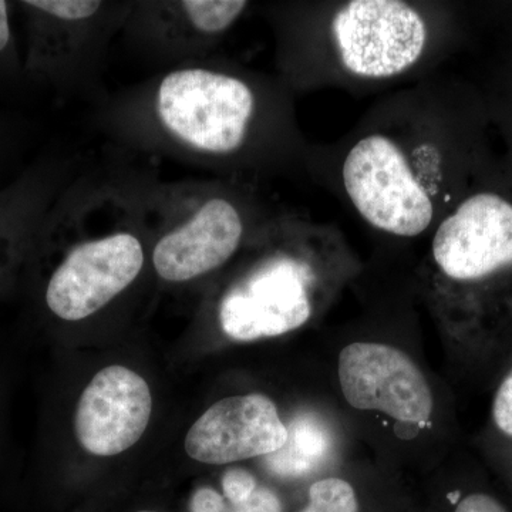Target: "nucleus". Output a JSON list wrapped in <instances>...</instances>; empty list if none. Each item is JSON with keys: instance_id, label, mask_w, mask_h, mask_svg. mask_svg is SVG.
I'll list each match as a JSON object with an SVG mask.
<instances>
[{"instance_id": "aec40b11", "label": "nucleus", "mask_w": 512, "mask_h": 512, "mask_svg": "<svg viewBox=\"0 0 512 512\" xmlns=\"http://www.w3.org/2000/svg\"><path fill=\"white\" fill-rule=\"evenodd\" d=\"M504 312L507 313V315L512 316V299L511 301H508L505 303V306H503Z\"/></svg>"}, {"instance_id": "39448f33", "label": "nucleus", "mask_w": 512, "mask_h": 512, "mask_svg": "<svg viewBox=\"0 0 512 512\" xmlns=\"http://www.w3.org/2000/svg\"><path fill=\"white\" fill-rule=\"evenodd\" d=\"M427 285L450 318L497 313L512 299V161L498 154L431 231Z\"/></svg>"}, {"instance_id": "dca6fc26", "label": "nucleus", "mask_w": 512, "mask_h": 512, "mask_svg": "<svg viewBox=\"0 0 512 512\" xmlns=\"http://www.w3.org/2000/svg\"><path fill=\"white\" fill-rule=\"evenodd\" d=\"M281 500L274 491L269 490L268 487H261L258 485L255 493L248 498L247 501L241 504H228L227 512H282Z\"/></svg>"}, {"instance_id": "0eeeda50", "label": "nucleus", "mask_w": 512, "mask_h": 512, "mask_svg": "<svg viewBox=\"0 0 512 512\" xmlns=\"http://www.w3.org/2000/svg\"><path fill=\"white\" fill-rule=\"evenodd\" d=\"M143 265V245L130 232L84 242L50 278L47 306L67 322L89 318L133 284Z\"/></svg>"}, {"instance_id": "a211bd4d", "label": "nucleus", "mask_w": 512, "mask_h": 512, "mask_svg": "<svg viewBox=\"0 0 512 512\" xmlns=\"http://www.w3.org/2000/svg\"><path fill=\"white\" fill-rule=\"evenodd\" d=\"M190 508L191 512H227V501L212 488L202 487L192 495Z\"/></svg>"}, {"instance_id": "f3484780", "label": "nucleus", "mask_w": 512, "mask_h": 512, "mask_svg": "<svg viewBox=\"0 0 512 512\" xmlns=\"http://www.w3.org/2000/svg\"><path fill=\"white\" fill-rule=\"evenodd\" d=\"M454 512H508L497 498L485 493H471L458 501Z\"/></svg>"}, {"instance_id": "6ab92c4d", "label": "nucleus", "mask_w": 512, "mask_h": 512, "mask_svg": "<svg viewBox=\"0 0 512 512\" xmlns=\"http://www.w3.org/2000/svg\"><path fill=\"white\" fill-rule=\"evenodd\" d=\"M10 40L8 3L0 0V52L8 46Z\"/></svg>"}, {"instance_id": "412c9836", "label": "nucleus", "mask_w": 512, "mask_h": 512, "mask_svg": "<svg viewBox=\"0 0 512 512\" xmlns=\"http://www.w3.org/2000/svg\"><path fill=\"white\" fill-rule=\"evenodd\" d=\"M137 512H157V511H137Z\"/></svg>"}, {"instance_id": "f257e3e1", "label": "nucleus", "mask_w": 512, "mask_h": 512, "mask_svg": "<svg viewBox=\"0 0 512 512\" xmlns=\"http://www.w3.org/2000/svg\"><path fill=\"white\" fill-rule=\"evenodd\" d=\"M498 138L480 89L426 79L372 107L330 153L326 165L353 212L387 237L431 234L498 157Z\"/></svg>"}, {"instance_id": "4468645a", "label": "nucleus", "mask_w": 512, "mask_h": 512, "mask_svg": "<svg viewBox=\"0 0 512 512\" xmlns=\"http://www.w3.org/2000/svg\"><path fill=\"white\" fill-rule=\"evenodd\" d=\"M491 417L495 429L508 439H512V369L495 390Z\"/></svg>"}, {"instance_id": "7ed1b4c3", "label": "nucleus", "mask_w": 512, "mask_h": 512, "mask_svg": "<svg viewBox=\"0 0 512 512\" xmlns=\"http://www.w3.org/2000/svg\"><path fill=\"white\" fill-rule=\"evenodd\" d=\"M264 251L225 289L218 319L229 339L255 342L301 329L355 269L338 228L288 215L261 228Z\"/></svg>"}, {"instance_id": "ddd939ff", "label": "nucleus", "mask_w": 512, "mask_h": 512, "mask_svg": "<svg viewBox=\"0 0 512 512\" xmlns=\"http://www.w3.org/2000/svg\"><path fill=\"white\" fill-rule=\"evenodd\" d=\"M299 512H359V501L349 481L322 478L309 488V503Z\"/></svg>"}, {"instance_id": "20e7f679", "label": "nucleus", "mask_w": 512, "mask_h": 512, "mask_svg": "<svg viewBox=\"0 0 512 512\" xmlns=\"http://www.w3.org/2000/svg\"><path fill=\"white\" fill-rule=\"evenodd\" d=\"M161 126L194 153L258 160L268 148L308 160L284 94L242 73L188 67L168 73L156 94Z\"/></svg>"}, {"instance_id": "f03ea898", "label": "nucleus", "mask_w": 512, "mask_h": 512, "mask_svg": "<svg viewBox=\"0 0 512 512\" xmlns=\"http://www.w3.org/2000/svg\"><path fill=\"white\" fill-rule=\"evenodd\" d=\"M460 35L456 8L447 3H305L285 26L282 66L295 89H370L423 73Z\"/></svg>"}, {"instance_id": "1a4fd4ad", "label": "nucleus", "mask_w": 512, "mask_h": 512, "mask_svg": "<svg viewBox=\"0 0 512 512\" xmlns=\"http://www.w3.org/2000/svg\"><path fill=\"white\" fill-rule=\"evenodd\" d=\"M288 440L278 407L264 394L231 396L211 406L192 424L185 451L205 464H229L271 456Z\"/></svg>"}, {"instance_id": "9b49d317", "label": "nucleus", "mask_w": 512, "mask_h": 512, "mask_svg": "<svg viewBox=\"0 0 512 512\" xmlns=\"http://www.w3.org/2000/svg\"><path fill=\"white\" fill-rule=\"evenodd\" d=\"M328 448L323 430L311 419L293 421L285 446L268 457L269 466L281 476H296L318 460Z\"/></svg>"}, {"instance_id": "f8f14e48", "label": "nucleus", "mask_w": 512, "mask_h": 512, "mask_svg": "<svg viewBox=\"0 0 512 512\" xmlns=\"http://www.w3.org/2000/svg\"><path fill=\"white\" fill-rule=\"evenodd\" d=\"M483 94L498 143L512 161V49L494 64L487 84L478 87Z\"/></svg>"}, {"instance_id": "6e6552de", "label": "nucleus", "mask_w": 512, "mask_h": 512, "mask_svg": "<svg viewBox=\"0 0 512 512\" xmlns=\"http://www.w3.org/2000/svg\"><path fill=\"white\" fill-rule=\"evenodd\" d=\"M256 222L245 198L221 192L207 198L194 215L157 242L153 264L168 282H187L227 264Z\"/></svg>"}, {"instance_id": "423d86ee", "label": "nucleus", "mask_w": 512, "mask_h": 512, "mask_svg": "<svg viewBox=\"0 0 512 512\" xmlns=\"http://www.w3.org/2000/svg\"><path fill=\"white\" fill-rule=\"evenodd\" d=\"M340 389L362 412H380L402 423L420 424L434 410L426 376L403 350L379 342H353L340 352Z\"/></svg>"}, {"instance_id": "2eb2a0df", "label": "nucleus", "mask_w": 512, "mask_h": 512, "mask_svg": "<svg viewBox=\"0 0 512 512\" xmlns=\"http://www.w3.org/2000/svg\"><path fill=\"white\" fill-rule=\"evenodd\" d=\"M258 488L255 477L242 468H231L222 477V491L228 504H241L247 501Z\"/></svg>"}, {"instance_id": "9d476101", "label": "nucleus", "mask_w": 512, "mask_h": 512, "mask_svg": "<svg viewBox=\"0 0 512 512\" xmlns=\"http://www.w3.org/2000/svg\"><path fill=\"white\" fill-rule=\"evenodd\" d=\"M151 410L153 397L143 377L127 367H106L87 384L77 404V440L94 456H117L141 439Z\"/></svg>"}]
</instances>
